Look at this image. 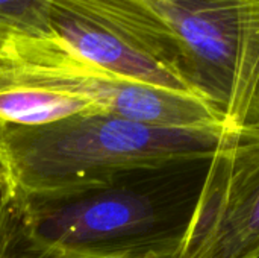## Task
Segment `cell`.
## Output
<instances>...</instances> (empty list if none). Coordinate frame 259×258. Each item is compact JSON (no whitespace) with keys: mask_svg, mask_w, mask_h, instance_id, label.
<instances>
[{"mask_svg":"<svg viewBox=\"0 0 259 258\" xmlns=\"http://www.w3.org/2000/svg\"><path fill=\"white\" fill-rule=\"evenodd\" d=\"M23 240L18 195L0 170V258H9Z\"/></svg>","mask_w":259,"mask_h":258,"instance_id":"cell-7","label":"cell"},{"mask_svg":"<svg viewBox=\"0 0 259 258\" xmlns=\"http://www.w3.org/2000/svg\"><path fill=\"white\" fill-rule=\"evenodd\" d=\"M232 129L162 128L111 114H82L0 129V170L18 196L65 195L131 170L211 158Z\"/></svg>","mask_w":259,"mask_h":258,"instance_id":"cell-3","label":"cell"},{"mask_svg":"<svg viewBox=\"0 0 259 258\" xmlns=\"http://www.w3.org/2000/svg\"><path fill=\"white\" fill-rule=\"evenodd\" d=\"M114 78L53 35L6 38L0 41V129L106 114Z\"/></svg>","mask_w":259,"mask_h":258,"instance_id":"cell-4","label":"cell"},{"mask_svg":"<svg viewBox=\"0 0 259 258\" xmlns=\"http://www.w3.org/2000/svg\"><path fill=\"white\" fill-rule=\"evenodd\" d=\"M53 0H0V41L11 36H49Z\"/></svg>","mask_w":259,"mask_h":258,"instance_id":"cell-6","label":"cell"},{"mask_svg":"<svg viewBox=\"0 0 259 258\" xmlns=\"http://www.w3.org/2000/svg\"><path fill=\"white\" fill-rule=\"evenodd\" d=\"M209 163L193 158L131 170L73 193L18 196L23 240L79 258H170Z\"/></svg>","mask_w":259,"mask_h":258,"instance_id":"cell-2","label":"cell"},{"mask_svg":"<svg viewBox=\"0 0 259 258\" xmlns=\"http://www.w3.org/2000/svg\"><path fill=\"white\" fill-rule=\"evenodd\" d=\"M170 258H259V129H232L211 157Z\"/></svg>","mask_w":259,"mask_h":258,"instance_id":"cell-5","label":"cell"},{"mask_svg":"<svg viewBox=\"0 0 259 258\" xmlns=\"http://www.w3.org/2000/svg\"><path fill=\"white\" fill-rule=\"evenodd\" d=\"M235 128L259 129V0H70Z\"/></svg>","mask_w":259,"mask_h":258,"instance_id":"cell-1","label":"cell"}]
</instances>
